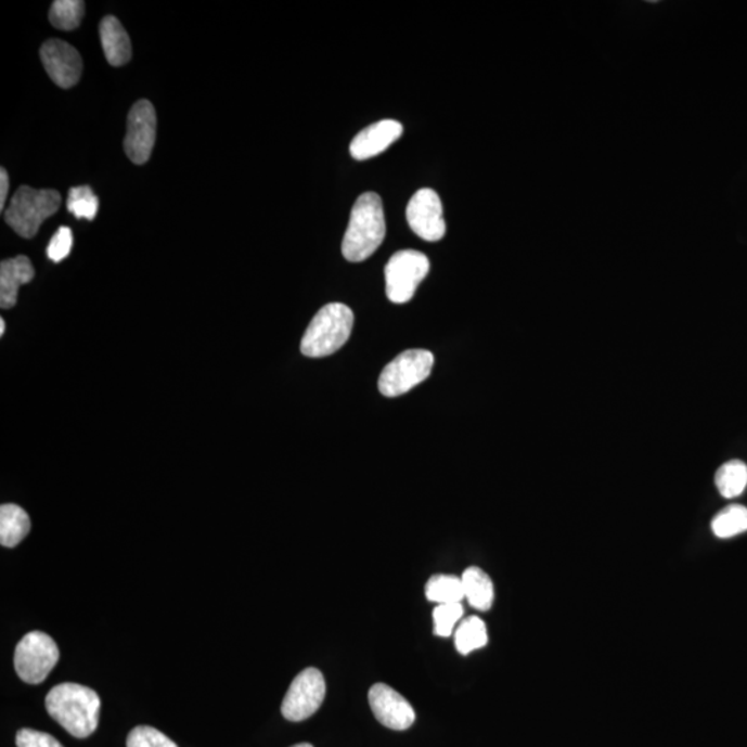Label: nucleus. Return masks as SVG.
I'll return each instance as SVG.
<instances>
[{
  "label": "nucleus",
  "instance_id": "17",
  "mask_svg": "<svg viewBox=\"0 0 747 747\" xmlns=\"http://www.w3.org/2000/svg\"><path fill=\"white\" fill-rule=\"evenodd\" d=\"M461 580L469 605L478 610H489L494 603V584L489 575L473 566L464 571Z\"/></svg>",
  "mask_w": 747,
  "mask_h": 747
},
{
  "label": "nucleus",
  "instance_id": "3",
  "mask_svg": "<svg viewBox=\"0 0 747 747\" xmlns=\"http://www.w3.org/2000/svg\"><path fill=\"white\" fill-rule=\"evenodd\" d=\"M355 315L344 304H329L315 313L300 343L308 358H325L337 352L352 334Z\"/></svg>",
  "mask_w": 747,
  "mask_h": 747
},
{
  "label": "nucleus",
  "instance_id": "28",
  "mask_svg": "<svg viewBox=\"0 0 747 747\" xmlns=\"http://www.w3.org/2000/svg\"><path fill=\"white\" fill-rule=\"evenodd\" d=\"M9 175L8 170L0 169V210L4 209V204H7V198L9 194Z\"/></svg>",
  "mask_w": 747,
  "mask_h": 747
},
{
  "label": "nucleus",
  "instance_id": "16",
  "mask_svg": "<svg viewBox=\"0 0 747 747\" xmlns=\"http://www.w3.org/2000/svg\"><path fill=\"white\" fill-rule=\"evenodd\" d=\"M31 520L22 506L3 504L0 506V544L13 549L27 538Z\"/></svg>",
  "mask_w": 747,
  "mask_h": 747
},
{
  "label": "nucleus",
  "instance_id": "18",
  "mask_svg": "<svg viewBox=\"0 0 747 747\" xmlns=\"http://www.w3.org/2000/svg\"><path fill=\"white\" fill-rule=\"evenodd\" d=\"M425 594L438 605L461 604L465 598L463 580L453 575H435L426 583Z\"/></svg>",
  "mask_w": 747,
  "mask_h": 747
},
{
  "label": "nucleus",
  "instance_id": "24",
  "mask_svg": "<svg viewBox=\"0 0 747 747\" xmlns=\"http://www.w3.org/2000/svg\"><path fill=\"white\" fill-rule=\"evenodd\" d=\"M127 747H179L175 742L153 726L140 725L130 731Z\"/></svg>",
  "mask_w": 747,
  "mask_h": 747
},
{
  "label": "nucleus",
  "instance_id": "2",
  "mask_svg": "<svg viewBox=\"0 0 747 747\" xmlns=\"http://www.w3.org/2000/svg\"><path fill=\"white\" fill-rule=\"evenodd\" d=\"M385 234L383 199L373 192L360 195L350 212L343 242L345 259L349 262H364L384 243Z\"/></svg>",
  "mask_w": 747,
  "mask_h": 747
},
{
  "label": "nucleus",
  "instance_id": "25",
  "mask_svg": "<svg viewBox=\"0 0 747 747\" xmlns=\"http://www.w3.org/2000/svg\"><path fill=\"white\" fill-rule=\"evenodd\" d=\"M464 608L461 604H442L436 606L434 610L435 634L439 636H450L454 626L463 618Z\"/></svg>",
  "mask_w": 747,
  "mask_h": 747
},
{
  "label": "nucleus",
  "instance_id": "26",
  "mask_svg": "<svg viewBox=\"0 0 747 747\" xmlns=\"http://www.w3.org/2000/svg\"><path fill=\"white\" fill-rule=\"evenodd\" d=\"M74 244L73 232L68 228H60L48 245V257L53 262H62L72 253Z\"/></svg>",
  "mask_w": 747,
  "mask_h": 747
},
{
  "label": "nucleus",
  "instance_id": "20",
  "mask_svg": "<svg viewBox=\"0 0 747 747\" xmlns=\"http://www.w3.org/2000/svg\"><path fill=\"white\" fill-rule=\"evenodd\" d=\"M488 640V627L478 616L464 619L455 631V648L463 655L484 648Z\"/></svg>",
  "mask_w": 747,
  "mask_h": 747
},
{
  "label": "nucleus",
  "instance_id": "6",
  "mask_svg": "<svg viewBox=\"0 0 747 747\" xmlns=\"http://www.w3.org/2000/svg\"><path fill=\"white\" fill-rule=\"evenodd\" d=\"M60 659V651L52 636L31 631L23 636L14 652V669L27 684H41Z\"/></svg>",
  "mask_w": 747,
  "mask_h": 747
},
{
  "label": "nucleus",
  "instance_id": "5",
  "mask_svg": "<svg viewBox=\"0 0 747 747\" xmlns=\"http://www.w3.org/2000/svg\"><path fill=\"white\" fill-rule=\"evenodd\" d=\"M429 268L428 257L420 250L402 249L392 255L385 268L386 297L394 304H408Z\"/></svg>",
  "mask_w": 747,
  "mask_h": 747
},
{
  "label": "nucleus",
  "instance_id": "15",
  "mask_svg": "<svg viewBox=\"0 0 747 747\" xmlns=\"http://www.w3.org/2000/svg\"><path fill=\"white\" fill-rule=\"evenodd\" d=\"M99 33L107 62L114 67L128 64L132 59V44L121 22L114 16L104 17L100 23Z\"/></svg>",
  "mask_w": 747,
  "mask_h": 747
},
{
  "label": "nucleus",
  "instance_id": "7",
  "mask_svg": "<svg viewBox=\"0 0 747 747\" xmlns=\"http://www.w3.org/2000/svg\"><path fill=\"white\" fill-rule=\"evenodd\" d=\"M434 355L425 349H410L395 358L381 373L379 392L386 398L408 394L429 377Z\"/></svg>",
  "mask_w": 747,
  "mask_h": 747
},
{
  "label": "nucleus",
  "instance_id": "21",
  "mask_svg": "<svg viewBox=\"0 0 747 747\" xmlns=\"http://www.w3.org/2000/svg\"><path fill=\"white\" fill-rule=\"evenodd\" d=\"M711 530L719 539H731L747 531V508L744 505L726 506L711 520Z\"/></svg>",
  "mask_w": 747,
  "mask_h": 747
},
{
  "label": "nucleus",
  "instance_id": "27",
  "mask_svg": "<svg viewBox=\"0 0 747 747\" xmlns=\"http://www.w3.org/2000/svg\"><path fill=\"white\" fill-rule=\"evenodd\" d=\"M17 747H64L54 736L31 729H23L17 732Z\"/></svg>",
  "mask_w": 747,
  "mask_h": 747
},
{
  "label": "nucleus",
  "instance_id": "9",
  "mask_svg": "<svg viewBox=\"0 0 747 747\" xmlns=\"http://www.w3.org/2000/svg\"><path fill=\"white\" fill-rule=\"evenodd\" d=\"M157 139V114L149 100H139L128 115V132L124 149L130 162L143 165L152 157Z\"/></svg>",
  "mask_w": 747,
  "mask_h": 747
},
{
  "label": "nucleus",
  "instance_id": "13",
  "mask_svg": "<svg viewBox=\"0 0 747 747\" xmlns=\"http://www.w3.org/2000/svg\"><path fill=\"white\" fill-rule=\"evenodd\" d=\"M403 125L395 119H384L356 134L353 142L350 143V155L358 162L373 158L375 155L384 153L390 144L402 137Z\"/></svg>",
  "mask_w": 747,
  "mask_h": 747
},
{
  "label": "nucleus",
  "instance_id": "23",
  "mask_svg": "<svg viewBox=\"0 0 747 747\" xmlns=\"http://www.w3.org/2000/svg\"><path fill=\"white\" fill-rule=\"evenodd\" d=\"M67 208L77 219L93 220L99 210V198L89 185H78L68 193Z\"/></svg>",
  "mask_w": 747,
  "mask_h": 747
},
{
  "label": "nucleus",
  "instance_id": "22",
  "mask_svg": "<svg viewBox=\"0 0 747 747\" xmlns=\"http://www.w3.org/2000/svg\"><path fill=\"white\" fill-rule=\"evenodd\" d=\"M85 3L81 0H56L50 8L49 20L62 31H73L81 25Z\"/></svg>",
  "mask_w": 747,
  "mask_h": 747
},
{
  "label": "nucleus",
  "instance_id": "10",
  "mask_svg": "<svg viewBox=\"0 0 747 747\" xmlns=\"http://www.w3.org/2000/svg\"><path fill=\"white\" fill-rule=\"evenodd\" d=\"M405 218L411 230L425 242H439L446 234L443 205L433 189H421L411 197Z\"/></svg>",
  "mask_w": 747,
  "mask_h": 747
},
{
  "label": "nucleus",
  "instance_id": "8",
  "mask_svg": "<svg viewBox=\"0 0 747 747\" xmlns=\"http://www.w3.org/2000/svg\"><path fill=\"white\" fill-rule=\"evenodd\" d=\"M325 681L322 671L310 667L295 677L283 700L282 713L289 721H304L322 706Z\"/></svg>",
  "mask_w": 747,
  "mask_h": 747
},
{
  "label": "nucleus",
  "instance_id": "29",
  "mask_svg": "<svg viewBox=\"0 0 747 747\" xmlns=\"http://www.w3.org/2000/svg\"><path fill=\"white\" fill-rule=\"evenodd\" d=\"M4 331H7V323H4L3 319H0V335H3Z\"/></svg>",
  "mask_w": 747,
  "mask_h": 747
},
{
  "label": "nucleus",
  "instance_id": "14",
  "mask_svg": "<svg viewBox=\"0 0 747 747\" xmlns=\"http://www.w3.org/2000/svg\"><path fill=\"white\" fill-rule=\"evenodd\" d=\"M35 269L27 257L3 260L0 263V306L12 309L17 304L18 289L24 284L33 282Z\"/></svg>",
  "mask_w": 747,
  "mask_h": 747
},
{
  "label": "nucleus",
  "instance_id": "1",
  "mask_svg": "<svg viewBox=\"0 0 747 747\" xmlns=\"http://www.w3.org/2000/svg\"><path fill=\"white\" fill-rule=\"evenodd\" d=\"M100 706L96 692L81 684H59L47 696L49 716L78 739L88 738L96 731Z\"/></svg>",
  "mask_w": 747,
  "mask_h": 747
},
{
  "label": "nucleus",
  "instance_id": "30",
  "mask_svg": "<svg viewBox=\"0 0 747 747\" xmlns=\"http://www.w3.org/2000/svg\"><path fill=\"white\" fill-rule=\"evenodd\" d=\"M293 747H313V746L310 744H299V745H295Z\"/></svg>",
  "mask_w": 747,
  "mask_h": 747
},
{
  "label": "nucleus",
  "instance_id": "4",
  "mask_svg": "<svg viewBox=\"0 0 747 747\" xmlns=\"http://www.w3.org/2000/svg\"><path fill=\"white\" fill-rule=\"evenodd\" d=\"M60 204L62 195L56 190H35L22 185L13 195L4 220L22 237L33 239L44 220L57 212Z\"/></svg>",
  "mask_w": 747,
  "mask_h": 747
},
{
  "label": "nucleus",
  "instance_id": "12",
  "mask_svg": "<svg viewBox=\"0 0 747 747\" xmlns=\"http://www.w3.org/2000/svg\"><path fill=\"white\" fill-rule=\"evenodd\" d=\"M371 710L381 724L390 730L404 731L415 721L413 706L398 691L386 684H375L369 692Z\"/></svg>",
  "mask_w": 747,
  "mask_h": 747
},
{
  "label": "nucleus",
  "instance_id": "19",
  "mask_svg": "<svg viewBox=\"0 0 747 747\" xmlns=\"http://www.w3.org/2000/svg\"><path fill=\"white\" fill-rule=\"evenodd\" d=\"M716 486L725 499H735L747 488V465L744 461L732 460L721 465L716 474Z\"/></svg>",
  "mask_w": 747,
  "mask_h": 747
},
{
  "label": "nucleus",
  "instance_id": "11",
  "mask_svg": "<svg viewBox=\"0 0 747 747\" xmlns=\"http://www.w3.org/2000/svg\"><path fill=\"white\" fill-rule=\"evenodd\" d=\"M41 60L50 79L60 88H73L81 79V54L62 39H49L44 42L41 48Z\"/></svg>",
  "mask_w": 747,
  "mask_h": 747
}]
</instances>
